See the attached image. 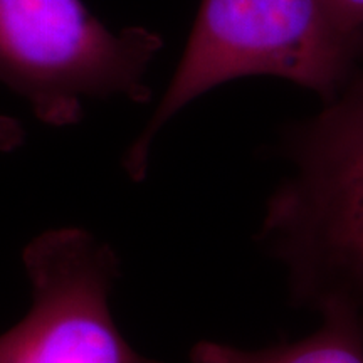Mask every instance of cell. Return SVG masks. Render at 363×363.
Returning <instances> with one entry per match:
<instances>
[{"label":"cell","mask_w":363,"mask_h":363,"mask_svg":"<svg viewBox=\"0 0 363 363\" xmlns=\"http://www.w3.org/2000/svg\"><path fill=\"white\" fill-rule=\"evenodd\" d=\"M362 54L363 44L338 26L326 0H201L174 78L126 152L125 169L142 180L158 131L212 88L266 74L331 101L348 84Z\"/></svg>","instance_id":"cell-1"},{"label":"cell","mask_w":363,"mask_h":363,"mask_svg":"<svg viewBox=\"0 0 363 363\" xmlns=\"http://www.w3.org/2000/svg\"><path fill=\"white\" fill-rule=\"evenodd\" d=\"M163 39L147 27L111 30L83 0H0V84L45 125H76L84 99L145 103Z\"/></svg>","instance_id":"cell-2"},{"label":"cell","mask_w":363,"mask_h":363,"mask_svg":"<svg viewBox=\"0 0 363 363\" xmlns=\"http://www.w3.org/2000/svg\"><path fill=\"white\" fill-rule=\"evenodd\" d=\"M33 308L0 335V363H150L121 337L110 293L115 252L83 229L49 230L24 251Z\"/></svg>","instance_id":"cell-3"},{"label":"cell","mask_w":363,"mask_h":363,"mask_svg":"<svg viewBox=\"0 0 363 363\" xmlns=\"http://www.w3.org/2000/svg\"><path fill=\"white\" fill-rule=\"evenodd\" d=\"M301 177L272 203L271 225L363 281V78L299 135Z\"/></svg>","instance_id":"cell-4"},{"label":"cell","mask_w":363,"mask_h":363,"mask_svg":"<svg viewBox=\"0 0 363 363\" xmlns=\"http://www.w3.org/2000/svg\"><path fill=\"white\" fill-rule=\"evenodd\" d=\"M192 363H363V342L347 308L333 305L323 328L298 343L247 352L202 342L192 350Z\"/></svg>","instance_id":"cell-5"},{"label":"cell","mask_w":363,"mask_h":363,"mask_svg":"<svg viewBox=\"0 0 363 363\" xmlns=\"http://www.w3.org/2000/svg\"><path fill=\"white\" fill-rule=\"evenodd\" d=\"M335 21L363 44V0H326Z\"/></svg>","instance_id":"cell-6"},{"label":"cell","mask_w":363,"mask_h":363,"mask_svg":"<svg viewBox=\"0 0 363 363\" xmlns=\"http://www.w3.org/2000/svg\"><path fill=\"white\" fill-rule=\"evenodd\" d=\"M26 133L21 121L0 115V152H13L24 143Z\"/></svg>","instance_id":"cell-7"}]
</instances>
